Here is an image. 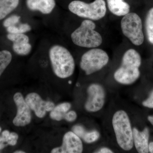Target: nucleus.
Listing matches in <instances>:
<instances>
[{
    "label": "nucleus",
    "mask_w": 153,
    "mask_h": 153,
    "mask_svg": "<svg viewBox=\"0 0 153 153\" xmlns=\"http://www.w3.org/2000/svg\"><path fill=\"white\" fill-rule=\"evenodd\" d=\"M141 63L140 54L133 49L127 50L123 57L121 65L114 74L117 82L123 85H130L138 79Z\"/></svg>",
    "instance_id": "1"
},
{
    "label": "nucleus",
    "mask_w": 153,
    "mask_h": 153,
    "mask_svg": "<svg viewBox=\"0 0 153 153\" xmlns=\"http://www.w3.org/2000/svg\"><path fill=\"white\" fill-rule=\"evenodd\" d=\"M49 57L55 75L64 79L71 76L75 69V62L71 53L65 47L55 45L50 48Z\"/></svg>",
    "instance_id": "2"
},
{
    "label": "nucleus",
    "mask_w": 153,
    "mask_h": 153,
    "mask_svg": "<svg viewBox=\"0 0 153 153\" xmlns=\"http://www.w3.org/2000/svg\"><path fill=\"white\" fill-rule=\"evenodd\" d=\"M112 124L118 145L124 151H130L134 146L133 132L128 114L123 110L117 111Z\"/></svg>",
    "instance_id": "3"
},
{
    "label": "nucleus",
    "mask_w": 153,
    "mask_h": 153,
    "mask_svg": "<svg viewBox=\"0 0 153 153\" xmlns=\"http://www.w3.org/2000/svg\"><path fill=\"white\" fill-rule=\"evenodd\" d=\"M96 25L91 20H85L71 34V39L75 45L85 48H95L102 43L101 35L94 30Z\"/></svg>",
    "instance_id": "4"
},
{
    "label": "nucleus",
    "mask_w": 153,
    "mask_h": 153,
    "mask_svg": "<svg viewBox=\"0 0 153 153\" xmlns=\"http://www.w3.org/2000/svg\"><path fill=\"white\" fill-rule=\"evenodd\" d=\"M68 9L78 16L94 21L103 18L106 13V4L104 0H95L90 4L74 1L69 4Z\"/></svg>",
    "instance_id": "5"
},
{
    "label": "nucleus",
    "mask_w": 153,
    "mask_h": 153,
    "mask_svg": "<svg viewBox=\"0 0 153 153\" xmlns=\"http://www.w3.org/2000/svg\"><path fill=\"white\" fill-rule=\"evenodd\" d=\"M122 31L125 36L136 46L143 44L144 35L141 19L135 13H128L124 16L121 22Z\"/></svg>",
    "instance_id": "6"
},
{
    "label": "nucleus",
    "mask_w": 153,
    "mask_h": 153,
    "mask_svg": "<svg viewBox=\"0 0 153 153\" xmlns=\"http://www.w3.org/2000/svg\"><path fill=\"white\" fill-rule=\"evenodd\" d=\"M109 57L102 49H94L84 53L81 57L80 67L86 75L99 71L108 63Z\"/></svg>",
    "instance_id": "7"
},
{
    "label": "nucleus",
    "mask_w": 153,
    "mask_h": 153,
    "mask_svg": "<svg viewBox=\"0 0 153 153\" xmlns=\"http://www.w3.org/2000/svg\"><path fill=\"white\" fill-rule=\"evenodd\" d=\"M88 97L85 104L87 111L95 112L103 108L105 102V91L104 88L97 83H94L87 89Z\"/></svg>",
    "instance_id": "8"
},
{
    "label": "nucleus",
    "mask_w": 153,
    "mask_h": 153,
    "mask_svg": "<svg viewBox=\"0 0 153 153\" xmlns=\"http://www.w3.org/2000/svg\"><path fill=\"white\" fill-rule=\"evenodd\" d=\"M13 99L17 106V112L16 116L13 120V123L16 126H25L31 122V114L30 107L20 92L15 94Z\"/></svg>",
    "instance_id": "9"
},
{
    "label": "nucleus",
    "mask_w": 153,
    "mask_h": 153,
    "mask_svg": "<svg viewBox=\"0 0 153 153\" xmlns=\"http://www.w3.org/2000/svg\"><path fill=\"white\" fill-rule=\"evenodd\" d=\"M83 145L80 138L73 131H68L64 134L63 143L59 147L53 149L52 153H81Z\"/></svg>",
    "instance_id": "10"
},
{
    "label": "nucleus",
    "mask_w": 153,
    "mask_h": 153,
    "mask_svg": "<svg viewBox=\"0 0 153 153\" xmlns=\"http://www.w3.org/2000/svg\"><path fill=\"white\" fill-rule=\"evenodd\" d=\"M25 100L30 109L39 118L44 117L47 111H52L55 107L53 102L44 101L38 94L34 92L28 94Z\"/></svg>",
    "instance_id": "11"
},
{
    "label": "nucleus",
    "mask_w": 153,
    "mask_h": 153,
    "mask_svg": "<svg viewBox=\"0 0 153 153\" xmlns=\"http://www.w3.org/2000/svg\"><path fill=\"white\" fill-rule=\"evenodd\" d=\"M134 145L140 153H149V130L146 128L140 131L136 128L133 129Z\"/></svg>",
    "instance_id": "12"
},
{
    "label": "nucleus",
    "mask_w": 153,
    "mask_h": 153,
    "mask_svg": "<svg viewBox=\"0 0 153 153\" xmlns=\"http://www.w3.org/2000/svg\"><path fill=\"white\" fill-rule=\"evenodd\" d=\"M27 7L32 11H38L44 14L52 13L55 8V0H27Z\"/></svg>",
    "instance_id": "13"
},
{
    "label": "nucleus",
    "mask_w": 153,
    "mask_h": 153,
    "mask_svg": "<svg viewBox=\"0 0 153 153\" xmlns=\"http://www.w3.org/2000/svg\"><path fill=\"white\" fill-rule=\"evenodd\" d=\"M107 3L110 11L116 16H124L129 12V5L123 0H107Z\"/></svg>",
    "instance_id": "14"
},
{
    "label": "nucleus",
    "mask_w": 153,
    "mask_h": 153,
    "mask_svg": "<svg viewBox=\"0 0 153 153\" xmlns=\"http://www.w3.org/2000/svg\"><path fill=\"white\" fill-rule=\"evenodd\" d=\"M19 3V0H0V20L16 8Z\"/></svg>",
    "instance_id": "15"
},
{
    "label": "nucleus",
    "mask_w": 153,
    "mask_h": 153,
    "mask_svg": "<svg viewBox=\"0 0 153 153\" xmlns=\"http://www.w3.org/2000/svg\"><path fill=\"white\" fill-rule=\"evenodd\" d=\"M12 55L8 50L0 51V76L11 63Z\"/></svg>",
    "instance_id": "16"
},
{
    "label": "nucleus",
    "mask_w": 153,
    "mask_h": 153,
    "mask_svg": "<svg viewBox=\"0 0 153 153\" xmlns=\"http://www.w3.org/2000/svg\"><path fill=\"white\" fill-rule=\"evenodd\" d=\"M13 49L14 52L18 55H27L31 52L32 46L29 43H13Z\"/></svg>",
    "instance_id": "17"
},
{
    "label": "nucleus",
    "mask_w": 153,
    "mask_h": 153,
    "mask_svg": "<svg viewBox=\"0 0 153 153\" xmlns=\"http://www.w3.org/2000/svg\"><path fill=\"white\" fill-rule=\"evenodd\" d=\"M146 25L148 40L151 43L153 44V8L148 13Z\"/></svg>",
    "instance_id": "18"
},
{
    "label": "nucleus",
    "mask_w": 153,
    "mask_h": 153,
    "mask_svg": "<svg viewBox=\"0 0 153 153\" xmlns=\"http://www.w3.org/2000/svg\"><path fill=\"white\" fill-rule=\"evenodd\" d=\"M31 27L27 24H22L19 26H10L7 28V31L9 33L13 34H24L27 32H29L31 30Z\"/></svg>",
    "instance_id": "19"
},
{
    "label": "nucleus",
    "mask_w": 153,
    "mask_h": 153,
    "mask_svg": "<svg viewBox=\"0 0 153 153\" xmlns=\"http://www.w3.org/2000/svg\"><path fill=\"white\" fill-rule=\"evenodd\" d=\"M7 38L14 43H29V38L24 34L9 33Z\"/></svg>",
    "instance_id": "20"
},
{
    "label": "nucleus",
    "mask_w": 153,
    "mask_h": 153,
    "mask_svg": "<svg viewBox=\"0 0 153 153\" xmlns=\"http://www.w3.org/2000/svg\"><path fill=\"white\" fill-rule=\"evenodd\" d=\"M100 134L97 131L93 130L85 132L82 137L83 140L88 143H91L96 142L99 139Z\"/></svg>",
    "instance_id": "21"
},
{
    "label": "nucleus",
    "mask_w": 153,
    "mask_h": 153,
    "mask_svg": "<svg viewBox=\"0 0 153 153\" xmlns=\"http://www.w3.org/2000/svg\"><path fill=\"white\" fill-rule=\"evenodd\" d=\"M21 17L16 15H13L7 18L3 22V26L6 28L12 26H15L20 21Z\"/></svg>",
    "instance_id": "22"
},
{
    "label": "nucleus",
    "mask_w": 153,
    "mask_h": 153,
    "mask_svg": "<svg viewBox=\"0 0 153 153\" xmlns=\"http://www.w3.org/2000/svg\"><path fill=\"white\" fill-rule=\"evenodd\" d=\"M71 107V104L69 102H63L55 106L54 109L63 113L66 114Z\"/></svg>",
    "instance_id": "23"
},
{
    "label": "nucleus",
    "mask_w": 153,
    "mask_h": 153,
    "mask_svg": "<svg viewBox=\"0 0 153 153\" xmlns=\"http://www.w3.org/2000/svg\"><path fill=\"white\" fill-rule=\"evenodd\" d=\"M66 114L63 113L53 109L50 114V117L54 120L60 121L64 119Z\"/></svg>",
    "instance_id": "24"
},
{
    "label": "nucleus",
    "mask_w": 153,
    "mask_h": 153,
    "mask_svg": "<svg viewBox=\"0 0 153 153\" xmlns=\"http://www.w3.org/2000/svg\"><path fill=\"white\" fill-rule=\"evenodd\" d=\"M72 131L79 138H82L86 131L82 126L75 125L72 128Z\"/></svg>",
    "instance_id": "25"
},
{
    "label": "nucleus",
    "mask_w": 153,
    "mask_h": 153,
    "mask_svg": "<svg viewBox=\"0 0 153 153\" xmlns=\"http://www.w3.org/2000/svg\"><path fill=\"white\" fill-rule=\"evenodd\" d=\"M77 118V114L74 111H70L66 113L64 117V119L67 121L71 122L76 120Z\"/></svg>",
    "instance_id": "26"
},
{
    "label": "nucleus",
    "mask_w": 153,
    "mask_h": 153,
    "mask_svg": "<svg viewBox=\"0 0 153 153\" xmlns=\"http://www.w3.org/2000/svg\"><path fill=\"white\" fill-rule=\"evenodd\" d=\"M18 138L19 136L15 132L11 133L8 140L7 144L11 146H15L17 144Z\"/></svg>",
    "instance_id": "27"
},
{
    "label": "nucleus",
    "mask_w": 153,
    "mask_h": 153,
    "mask_svg": "<svg viewBox=\"0 0 153 153\" xmlns=\"http://www.w3.org/2000/svg\"><path fill=\"white\" fill-rule=\"evenodd\" d=\"M144 106L149 108H153V91L151 93L149 97L145 101L143 102Z\"/></svg>",
    "instance_id": "28"
},
{
    "label": "nucleus",
    "mask_w": 153,
    "mask_h": 153,
    "mask_svg": "<svg viewBox=\"0 0 153 153\" xmlns=\"http://www.w3.org/2000/svg\"><path fill=\"white\" fill-rule=\"evenodd\" d=\"M96 153H112L113 152L109 148L103 147L102 148L100 149Z\"/></svg>",
    "instance_id": "29"
},
{
    "label": "nucleus",
    "mask_w": 153,
    "mask_h": 153,
    "mask_svg": "<svg viewBox=\"0 0 153 153\" xmlns=\"http://www.w3.org/2000/svg\"><path fill=\"white\" fill-rule=\"evenodd\" d=\"M5 143H7L6 140L2 136L0 137V150L6 146Z\"/></svg>",
    "instance_id": "30"
},
{
    "label": "nucleus",
    "mask_w": 153,
    "mask_h": 153,
    "mask_svg": "<svg viewBox=\"0 0 153 153\" xmlns=\"http://www.w3.org/2000/svg\"><path fill=\"white\" fill-rule=\"evenodd\" d=\"M10 132L7 130H5L2 133V136L7 141H7L8 140L9 136H10Z\"/></svg>",
    "instance_id": "31"
},
{
    "label": "nucleus",
    "mask_w": 153,
    "mask_h": 153,
    "mask_svg": "<svg viewBox=\"0 0 153 153\" xmlns=\"http://www.w3.org/2000/svg\"><path fill=\"white\" fill-rule=\"evenodd\" d=\"M149 152L153 153V142L149 144Z\"/></svg>",
    "instance_id": "32"
},
{
    "label": "nucleus",
    "mask_w": 153,
    "mask_h": 153,
    "mask_svg": "<svg viewBox=\"0 0 153 153\" xmlns=\"http://www.w3.org/2000/svg\"><path fill=\"white\" fill-rule=\"evenodd\" d=\"M148 119V120L150 122L153 126V116H149Z\"/></svg>",
    "instance_id": "33"
},
{
    "label": "nucleus",
    "mask_w": 153,
    "mask_h": 153,
    "mask_svg": "<svg viewBox=\"0 0 153 153\" xmlns=\"http://www.w3.org/2000/svg\"><path fill=\"white\" fill-rule=\"evenodd\" d=\"M15 153H25V152L22 151H17L14 152Z\"/></svg>",
    "instance_id": "34"
},
{
    "label": "nucleus",
    "mask_w": 153,
    "mask_h": 153,
    "mask_svg": "<svg viewBox=\"0 0 153 153\" xmlns=\"http://www.w3.org/2000/svg\"><path fill=\"white\" fill-rule=\"evenodd\" d=\"M71 82H71V81H68V83H69V84H71Z\"/></svg>",
    "instance_id": "35"
},
{
    "label": "nucleus",
    "mask_w": 153,
    "mask_h": 153,
    "mask_svg": "<svg viewBox=\"0 0 153 153\" xmlns=\"http://www.w3.org/2000/svg\"><path fill=\"white\" fill-rule=\"evenodd\" d=\"M1 127H0V132H1Z\"/></svg>",
    "instance_id": "36"
}]
</instances>
